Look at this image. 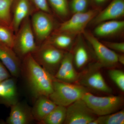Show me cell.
<instances>
[{
  "instance_id": "6da1fadb",
  "label": "cell",
  "mask_w": 124,
  "mask_h": 124,
  "mask_svg": "<svg viewBox=\"0 0 124 124\" xmlns=\"http://www.w3.org/2000/svg\"><path fill=\"white\" fill-rule=\"evenodd\" d=\"M21 74L35 99L40 96H49L53 91L54 78L35 60L31 54L23 59Z\"/></svg>"
},
{
  "instance_id": "7a4b0ae2",
  "label": "cell",
  "mask_w": 124,
  "mask_h": 124,
  "mask_svg": "<svg viewBox=\"0 0 124 124\" xmlns=\"http://www.w3.org/2000/svg\"><path fill=\"white\" fill-rule=\"evenodd\" d=\"M89 92V89L80 85L62 82L54 78L53 91L49 98L56 105L67 107Z\"/></svg>"
},
{
  "instance_id": "3957f363",
  "label": "cell",
  "mask_w": 124,
  "mask_h": 124,
  "mask_svg": "<svg viewBox=\"0 0 124 124\" xmlns=\"http://www.w3.org/2000/svg\"><path fill=\"white\" fill-rule=\"evenodd\" d=\"M66 52L44 42L31 54L38 64L54 78Z\"/></svg>"
},
{
  "instance_id": "277c9868",
  "label": "cell",
  "mask_w": 124,
  "mask_h": 124,
  "mask_svg": "<svg viewBox=\"0 0 124 124\" xmlns=\"http://www.w3.org/2000/svg\"><path fill=\"white\" fill-rule=\"evenodd\" d=\"M38 46L36 42L31 19H25L15 33L13 49L19 58H23L34 52Z\"/></svg>"
},
{
  "instance_id": "5b68a950",
  "label": "cell",
  "mask_w": 124,
  "mask_h": 124,
  "mask_svg": "<svg viewBox=\"0 0 124 124\" xmlns=\"http://www.w3.org/2000/svg\"><path fill=\"white\" fill-rule=\"evenodd\" d=\"M82 99L93 113L97 116L108 115L115 112L124 104V99L118 96L99 97L87 92Z\"/></svg>"
},
{
  "instance_id": "8992f818",
  "label": "cell",
  "mask_w": 124,
  "mask_h": 124,
  "mask_svg": "<svg viewBox=\"0 0 124 124\" xmlns=\"http://www.w3.org/2000/svg\"><path fill=\"white\" fill-rule=\"evenodd\" d=\"M102 67L97 62L90 64L82 73H80L78 84L99 92L111 93L112 89L107 84L100 71Z\"/></svg>"
},
{
  "instance_id": "52a82bcc",
  "label": "cell",
  "mask_w": 124,
  "mask_h": 124,
  "mask_svg": "<svg viewBox=\"0 0 124 124\" xmlns=\"http://www.w3.org/2000/svg\"><path fill=\"white\" fill-rule=\"evenodd\" d=\"M31 20L36 42L41 45L53 32L55 21L50 14L40 10L33 13Z\"/></svg>"
},
{
  "instance_id": "ba28073f",
  "label": "cell",
  "mask_w": 124,
  "mask_h": 124,
  "mask_svg": "<svg viewBox=\"0 0 124 124\" xmlns=\"http://www.w3.org/2000/svg\"><path fill=\"white\" fill-rule=\"evenodd\" d=\"M98 13V10H91L73 14L70 18L60 24L54 32H65L76 36L82 34L87 24Z\"/></svg>"
},
{
  "instance_id": "9c48e42d",
  "label": "cell",
  "mask_w": 124,
  "mask_h": 124,
  "mask_svg": "<svg viewBox=\"0 0 124 124\" xmlns=\"http://www.w3.org/2000/svg\"><path fill=\"white\" fill-rule=\"evenodd\" d=\"M93 51L97 62L102 67H112L118 63L117 54L98 39L93 33L85 31L82 33Z\"/></svg>"
},
{
  "instance_id": "30bf717a",
  "label": "cell",
  "mask_w": 124,
  "mask_h": 124,
  "mask_svg": "<svg viewBox=\"0 0 124 124\" xmlns=\"http://www.w3.org/2000/svg\"><path fill=\"white\" fill-rule=\"evenodd\" d=\"M97 117L81 99L67 107L66 116L64 124H89Z\"/></svg>"
},
{
  "instance_id": "8fae6325",
  "label": "cell",
  "mask_w": 124,
  "mask_h": 124,
  "mask_svg": "<svg viewBox=\"0 0 124 124\" xmlns=\"http://www.w3.org/2000/svg\"><path fill=\"white\" fill-rule=\"evenodd\" d=\"M80 73L76 70L71 51H66L54 78L60 81L69 84L77 82Z\"/></svg>"
},
{
  "instance_id": "7c38bea8",
  "label": "cell",
  "mask_w": 124,
  "mask_h": 124,
  "mask_svg": "<svg viewBox=\"0 0 124 124\" xmlns=\"http://www.w3.org/2000/svg\"><path fill=\"white\" fill-rule=\"evenodd\" d=\"M124 16V0H112L104 10L99 12L90 23L96 25L108 20H118Z\"/></svg>"
},
{
  "instance_id": "4fadbf2b",
  "label": "cell",
  "mask_w": 124,
  "mask_h": 124,
  "mask_svg": "<svg viewBox=\"0 0 124 124\" xmlns=\"http://www.w3.org/2000/svg\"><path fill=\"white\" fill-rule=\"evenodd\" d=\"M0 61L11 75L15 77L20 76L22 62L13 49L0 44Z\"/></svg>"
},
{
  "instance_id": "5bb4252c",
  "label": "cell",
  "mask_w": 124,
  "mask_h": 124,
  "mask_svg": "<svg viewBox=\"0 0 124 124\" xmlns=\"http://www.w3.org/2000/svg\"><path fill=\"white\" fill-rule=\"evenodd\" d=\"M36 11H33L29 0H16L12 13V27L16 33L23 20Z\"/></svg>"
},
{
  "instance_id": "9a60e30c",
  "label": "cell",
  "mask_w": 124,
  "mask_h": 124,
  "mask_svg": "<svg viewBox=\"0 0 124 124\" xmlns=\"http://www.w3.org/2000/svg\"><path fill=\"white\" fill-rule=\"evenodd\" d=\"M10 108V113L6 120V124H28L34 120L31 110L25 104L18 102Z\"/></svg>"
},
{
  "instance_id": "2e32d148",
  "label": "cell",
  "mask_w": 124,
  "mask_h": 124,
  "mask_svg": "<svg viewBox=\"0 0 124 124\" xmlns=\"http://www.w3.org/2000/svg\"><path fill=\"white\" fill-rule=\"evenodd\" d=\"M18 102L17 89L15 80L9 78L0 82V104L11 107Z\"/></svg>"
},
{
  "instance_id": "e0dca14e",
  "label": "cell",
  "mask_w": 124,
  "mask_h": 124,
  "mask_svg": "<svg viewBox=\"0 0 124 124\" xmlns=\"http://www.w3.org/2000/svg\"><path fill=\"white\" fill-rule=\"evenodd\" d=\"M93 31L96 37H106L115 35L123 31L124 21L118 20L105 21L96 25Z\"/></svg>"
},
{
  "instance_id": "ac0fdd59",
  "label": "cell",
  "mask_w": 124,
  "mask_h": 124,
  "mask_svg": "<svg viewBox=\"0 0 124 124\" xmlns=\"http://www.w3.org/2000/svg\"><path fill=\"white\" fill-rule=\"evenodd\" d=\"M57 105L49 97L40 96L36 99L31 110L33 119L38 122L41 121L55 108Z\"/></svg>"
},
{
  "instance_id": "d6986e66",
  "label": "cell",
  "mask_w": 124,
  "mask_h": 124,
  "mask_svg": "<svg viewBox=\"0 0 124 124\" xmlns=\"http://www.w3.org/2000/svg\"><path fill=\"white\" fill-rule=\"evenodd\" d=\"M71 52L72 54L73 63L76 69L80 70L88 62L89 54L81 37L78 38Z\"/></svg>"
},
{
  "instance_id": "ffe728a7",
  "label": "cell",
  "mask_w": 124,
  "mask_h": 124,
  "mask_svg": "<svg viewBox=\"0 0 124 124\" xmlns=\"http://www.w3.org/2000/svg\"><path fill=\"white\" fill-rule=\"evenodd\" d=\"M44 42L65 51H71L75 44L76 36L65 32H53Z\"/></svg>"
},
{
  "instance_id": "44dd1931",
  "label": "cell",
  "mask_w": 124,
  "mask_h": 124,
  "mask_svg": "<svg viewBox=\"0 0 124 124\" xmlns=\"http://www.w3.org/2000/svg\"><path fill=\"white\" fill-rule=\"evenodd\" d=\"M66 113L67 107L57 105L44 119L38 123L41 124H64Z\"/></svg>"
},
{
  "instance_id": "7402d4cb",
  "label": "cell",
  "mask_w": 124,
  "mask_h": 124,
  "mask_svg": "<svg viewBox=\"0 0 124 124\" xmlns=\"http://www.w3.org/2000/svg\"><path fill=\"white\" fill-rule=\"evenodd\" d=\"M14 0H0V26L12 29L11 9Z\"/></svg>"
},
{
  "instance_id": "603a6c76",
  "label": "cell",
  "mask_w": 124,
  "mask_h": 124,
  "mask_svg": "<svg viewBox=\"0 0 124 124\" xmlns=\"http://www.w3.org/2000/svg\"><path fill=\"white\" fill-rule=\"evenodd\" d=\"M124 110L117 112L99 116L89 124H124Z\"/></svg>"
},
{
  "instance_id": "cb8c5ba5",
  "label": "cell",
  "mask_w": 124,
  "mask_h": 124,
  "mask_svg": "<svg viewBox=\"0 0 124 124\" xmlns=\"http://www.w3.org/2000/svg\"><path fill=\"white\" fill-rule=\"evenodd\" d=\"M54 11L60 18L67 17L69 14L70 9L68 0H47Z\"/></svg>"
},
{
  "instance_id": "d4e9b609",
  "label": "cell",
  "mask_w": 124,
  "mask_h": 124,
  "mask_svg": "<svg viewBox=\"0 0 124 124\" xmlns=\"http://www.w3.org/2000/svg\"><path fill=\"white\" fill-rule=\"evenodd\" d=\"M13 29L0 26V44L13 49L15 35Z\"/></svg>"
},
{
  "instance_id": "484cf974",
  "label": "cell",
  "mask_w": 124,
  "mask_h": 124,
  "mask_svg": "<svg viewBox=\"0 0 124 124\" xmlns=\"http://www.w3.org/2000/svg\"><path fill=\"white\" fill-rule=\"evenodd\" d=\"M109 77L122 92L124 91V73L119 69H111L108 71Z\"/></svg>"
},
{
  "instance_id": "4316f807",
  "label": "cell",
  "mask_w": 124,
  "mask_h": 124,
  "mask_svg": "<svg viewBox=\"0 0 124 124\" xmlns=\"http://www.w3.org/2000/svg\"><path fill=\"white\" fill-rule=\"evenodd\" d=\"M89 0H71L69 4L70 11L73 14L87 11Z\"/></svg>"
},
{
  "instance_id": "83f0119b",
  "label": "cell",
  "mask_w": 124,
  "mask_h": 124,
  "mask_svg": "<svg viewBox=\"0 0 124 124\" xmlns=\"http://www.w3.org/2000/svg\"><path fill=\"white\" fill-rule=\"evenodd\" d=\"M34 6L37 10L44 11L48 13H51L47 0H31Z\"/></svg>"
},
{
  "instance_id": "f1b7e54d",
  "label": "cell",
  "mask_w": 124,
  "mask_h": 124,
  "mask_svg": "<svg viewBox=\"0 0 124 124\" xmlns=\"http://www.w3.org/2000/svg\"><path fill=\"white\" fill-rule=\"evenodd\" d=\"M108 48L113 51H116L122 54L124 53V42H112L103 41L102 42Z\"/></svg>"
},
{
  "instance_id": "f546056e",
  "label": "cell",
  "mask_w": 124,
  "mask_h": 124,
  "mask_svg": "<svg viewBox=\"0 0 124 124\" xmlns=\"http://www.w3.org/2000/svg\"><path fill=\"white\" fill-rule=\"evenodd\" d=\"M10 77L9 72L0 61V81H1Z\"/></svg>"
},
{
  "instance_id": "4dcf8cb0",
  "label": "cell",
  "mask_w": 124,
  "mask_h": 124,
  "mask_svg": "<svg viewBox=\"0 0 124 124\" xmlns=\"http://www.w3.org/2000/svg\"><path fill=\"white\" fill-rule=\"evenodd\" d=\"M117 61L122 65L124 64V54H117Z\"/></svg>"
},
{
  "instance_id": "1f68e13d",
  "label": "cell",
  "mask_w": 124,
  "mask_h": 124,
  "mask_svg": "<svg viewBox=\"0 0 124 124\" xmlns=\"http://www.w3.org/2000/svg\"><path fill=\"white\" fill-rule=\"evenodd\" d=\"M94 2L97 4H101L106 2L108 0H93Z\"/></svg>"
},
{
  "instance_id": "d6a6232c",
  "label": "cell",
  "mask_w": 124,
  "mask_h": 124,
  "mask_svg": "<svg viewBox=\"0 0 124 124\" xmlns=\"http://www.w3.org/2000/svg\"></svg>"
}]
</instances>
